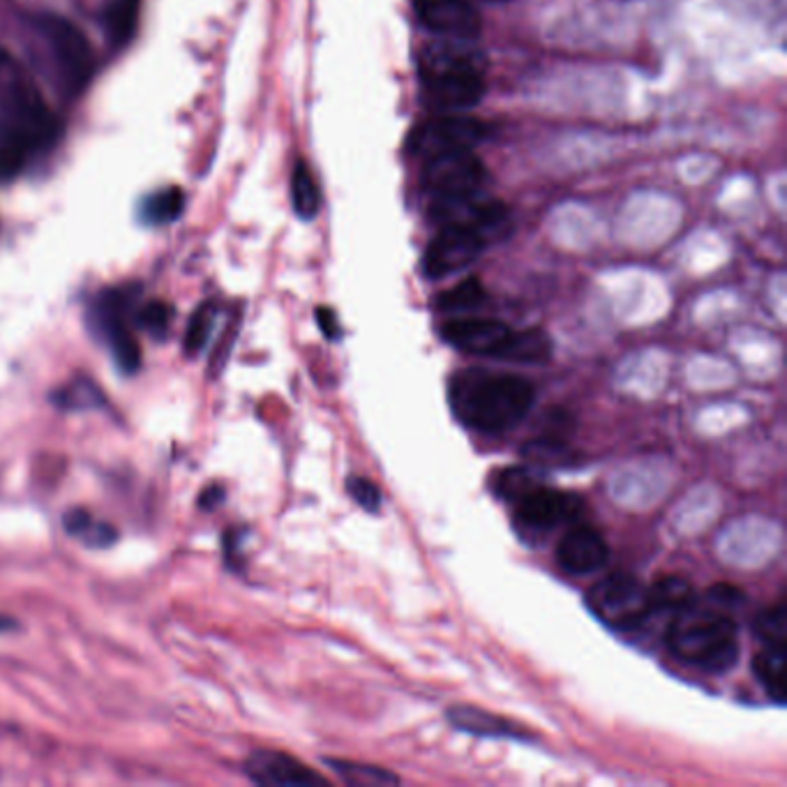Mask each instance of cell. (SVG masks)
Segmentation results:
<instances>
[{
  "instance_id": "35",
  "label": "cell",
  "mask_w": 787,
  "mask_h": 787,
  "mask_svg": "<svg viewBox=\"0 0 787 787\" xmlns=\"http://www.w3.org/2000/svg\"><path fill=\"white\" fill-rule=\"evenodd\" d=\"M120 3H129V6H139V0H120Z\"/></svg>"
},
{
  "instance_id": "29",
  "label": "cell",
  "mask_w": 787,
  "mask_h": 787,
  "mask_svg": "<svg viewBox=\"0 0 787 787\" xmlns=\"http://www.w3.org/2000/svg\"><path fill=\"white\" fill-rule=\"evenodd\" d=\"M347 489H349V495L351 499L360 506V508H366L368 513H377L379 506H381V492L379 487L363 478V476H351L347 480Z\"/></svg>"
},
{
  "instance_id": "26",
  "label": "cell",
  "mask_w": 787,
  "mask_h": 787,
  "mask_svg": "<svg viewBox=\"0 0 787 787\" xmlns=\"http://www.w3.org/2000/svg\"><path fill=\"white\" fill-rule=\"evenodd\" d=\"M756 633L767 647L787 644V605L778 603L756 616Z\"/></svg>"
},
{
  "instance_id": "20",
  "label": "cell",
  "mask_w": 787,
  "mask_h": 787,
  "mask_svg": "<svg viewBox=\"0 0 787 787\" xmlns=\"http://www.w3.org/2000/svg\"><path fill=\"white\" fill-rule=\"evenodd\" d=\"M291 204L299 217L312 220L321 208V192L305 162H297L291 172Z\"/></svg>"
},
{
  "instance_id": "25",
  "label": "cell",
  "mask_w": 787,
  "mask_h": 787,
  "mask_svg": "<svg viewBox=\"0 0 787 787\" xmlns=\"http://www.w3.org/2000/svg\"><path fill=\"white\" fill-rule=\"evenodd\" d=\"M215 317H217L215 305H202L192 314L185 340H183V349L187 356H196V353L204 351V347L213 333Z\"/></svg>"
},
{
  "instance_id": "1",
  "label": "cell",
  "mask_w": 787,
  "mask_h": 787,
  "mask_svg": "<svg viewBox=\"0 0 787 787\" xmlns=\"http://www.w3.org/2000/svg\"><path fill=\"white\" fill-rule=\"evenodd\" d=\"M536 398V388L529 379L489 372L467 370L450 383V405L467 428L499 435L515 428L529 414Z\"/></svg>"
},
{
  "instance_id": "28",
  "label": "cell",
  "mask_w": 787,
  "mask_h": 787,
  "mask_svg": "<svg viewBox=\"0 0 787 787\" xmlns=\"http://www.w3.org/2000/svg\"><path fill=\"white\" fill-rule=\"evenodd\" d=\"M172 317H174V310H172L169 303L150 301L137 312V323L144 328V331H148L153 338L162 340L169 331Z\"/></svg>"
},
{
  "instance_id": "27",
  "label": "cell",
  "mask_w": 787,
  "mask_h": 787,
  "mask_svg": "<svg viewBox=\"0 0 787 787\" xmlns=\"http://www.w3.org/2000/svg\"><path fill=\"white\" fill-rule=\"evenodd\" d=\"M538 485V478L527 469V467H511V469H504L497 474L495 478V489H497V495L506 502H517L522 499L524 495L532 487Z\"/></svg>"
},
{
  "instance_id": "13",
  "label": "cell",
  "mask_w": 787,
  "mask_h": 787,
  "mask_svg": "<svg viewBox=\"0 0 787 787\" xmlns=\"http://www.w3.org/2000/svg\"><path fill=\"white\" fill-rule=\"evenodd\" d=\"M414 10L425 28L448 40H474L483 26L472 0H414Z\"/></svg>"
},
{
  "instance_id": "30",
  "label": "cell",
  "mask_w": 787,
  "mask_h": 787,
  "mask_svg": "<svg viewBox=\"0 0 787 787\" xmlns=\"http://www.w3.org/2000/svg\"><path fill=\"white\" fill-rule=\"evenodd\" d=\"M93 522H95V517L88 511H84V508H72V511H68V513L62 515L65 532H68L70 536H79V538L86 536V532L90 529Z\"/></svg>"
},
{
  "instance_id": "7",
  "label": "cell",
  "mask_w": 787,
  "mask_h": 787,
  "mask_svg": "<svg viewBox=\"0 0 787 787\" xmlns=\"http://www.w3.org/2000/svg\"><path fill=\"white\" fill-rule=\"evenodd\" d=\"M487 135H489L487 123L474 116H465L460 111L439 114L422 120L411 129V135L407 139V150L414 157L428 159L450 150H474Z\"/></svg>"
},
{
  "instance_id": "14",
  "label": "cell",
  "mask_w": 787,
  "mask_h": 787,
  "mask_svg": "<svg viewBox=\"0 0 787 787\" xmlns=\"http://www.w3.org/2000/svg\"><path fill=\"white\" fill-rule=\"evenodd\" d=\"M245 774L256 785H275V787H314L328 785L323 776L314 769L305 767L297 758L286 756L280 750H256L245 760Z\"/></svg>"
},
{
  "instance_id": "6",
  "label": "cell",
  "mask_w": 787,
  "mask_h": 787,
  "mask_svg": "<svg viewBox=\"0 0 787 787\" xmlns=\"http://www.w3.org/2000/svg\"><path fill=\"white\" fill-rule=\"evenodd\" d=\"M592 612L619 631L640 629L651 612L649 589L629 573H612L596 582L586 594Z\"/></svg>"
},
{
  "instance_id": "10",
  "label": "cell",
  "mask_w": 787,
  "mask_h": 787,
  "mask_svg": "<svg viewBox=\"0 0 787 787\" xmlns=\"http://www.w3.org/2000/svg\"><path fill=\"white\" fill-rule=\"evenodd\" d=\"M430 217L439 226H463L472 232L485 234L506 222L508 208L504 202L483 200L478 192L465 196H446V200H433Z\"/></svg>"
},
{
  "instance_id": "4",
  "label": "cell",
  "mask_w": 787,
  "mask_h": 787,
  "mask_svg": "<svg viewBox=\"0 0 787 787\" xmlns=\"http://www.w3.org/2000/svg\"><path fill=\"white\" fill-rule=\"evenodd\" d=\"M420 75L425 103L439 114L472 109L485 95V79L476 58L453 45L425 54Z\"/></svg>"
},
{
  "instance_id": "16",
  "label": "cell",
  "mask_w": 787,
  "mask_h": 787,
  "mask_svg": "<svg viewBox=\"0 0 787 787\" xmlns=\"http://www.w3.org/2000/svg\"><path fill=\"white\" fill-rule=\"evenodd\" d=\"M448 723L457 730L476 735V737H489V739H517V741H529L534 739L532 730L522 728L513 720L489 713L480 707H469V705H457L446 711Z\"/></svg>"
},
{
  "instance_id": "11",
  "label": "cell",
  "mask_w": 787,
  "mask_h": 787,
  "mask_svg": "<svg viewBox=\"0 0 787 787\" xmlns=\"http://www.w3.org/2000/svg\"><path fill=\"white\" fill-rule=\"evenodd\" d=\"M513 333V328L497 319H480V317H463L450 319L441 326V338L465 353L485 356V358H502V351Z\"/></svg>"
},
{
  "instance_id": "24",
  "label": "cell",
  "mask_w": 787,
  "mask_h": 787,
  "mask_svg": "<svg viewBox=\"0 0 787 787\" xmlns=\"http://www.w3.org/2000/svg\"><path fill=\"white\" fill-rule=\"evenodd\" d=\"M326 765L349 785H398L400 783L396 774H390L383 767L360 765L351 760H326Z\"/></svg>"
},
{
  "instance_id": "23",
  "label": "cell",
  "mask_w": 787,
  "mask_h": 787,
  "mask_svg": "<svg viewBox=\"0 0 787 787\" xmlns=\"http://www.w3.org/2000/svg\"><path fill=\"white\" fill-rule=\"evenodd\" d=\"M487 293L485 286L478 278H467L463 282H457L455 286L441 291L435 305L439 312H465L472 308H478L480 303H485Z\"/></svg>"
},
{
  "instance_id": "9",
  "label": "cell",
  "mask_w": 787,
  "mask_h": 787,
  "mask_svg": "<svg viewBox=\"0 0 787 787\" xmlns=\"http://www.w3.org/2000/svg\"><path fill=\"white\" fill-rule=\"evenodd\" d=\"M485 236L463 226H441L439 234L425 250L422 271L430 280H441L460 273L483 252Z\"/></svg>"
},
{
  "instance_id": "18",
  "label": "cell",
  "mask_w": 787,
  "mask_h": 787,
  "mask_svg": "<svg viewBox=\"0 0 787 787\" xmlns=\"http://www.w3.org/2000/svg\"><path fill=\"white\" fill-rule=\"evenodd\" d=\"M752 672L767 691V696L783 705L785 702V647H767L762 649L756 661H752Z\"/></svg>"
},
{
  "instance_id": "17",
  "label": "cell",
  "mask_w": 787,
  "mask_h": 787,
  "mask_svg": "<svg viewBox=\"0 0 787 787\" xmlns=\"http://www.w3.org/2000/svg\"><path fill=\"white\" fill-rule=\"evenodd\" d=\"M552 356V340L541 328H529V331H513L502 358L515 360V363H545Z\"/></svg>"
},
{
  "instance_id": "2",
  "label": "cell",
  "mask_w": 787,
  "mask_h": 787,
  "mask_svg": "<svg viewBox=\"0 0 787 787\" xmlns=\"http://www.w3.org/2000/svg\"><path fill=\"white\" fill-rule=\"evenodd\" d=\"M674 659L705 672H726L737 663V621L730 610L691 601L677 612L665 635Z\"/></svg>"
},
{
  "instance_id": "31",
  "label": "cell",
  "mask_w": 787,
  "mask_h": 787,
  "mask_svg": "<svg viewBox=\"0 0 787 787\" xmlns=\"http://www.w3.org/2000/svg\"><path fill=\"white\" fill-rule=\"evenodd\" d=\"M118 538V534H116V529L111 527V524H107V522H93L90 524V529L86 532V536L81 538L86 545H90V547H107V545H111L114 541Z\"/></svg>"
},
{
  "instance_id": "15",
  "label": "cell",
  "mask_w": 787,
  "mask_h": 787,
  "mask_svg": "<svg viewBox=\"0 0 787 787\" xmlns=\"http://www.w3.org/2000/svg\"><path fill=\"white\" fill-rule=\"evenodd\" d=\"M608 543L592 527H573L556 547V562L573 575L596 573L608 564Z\"/></svg>"
},
{
  "instance_id": "3",
  "label": "cell",
  "mask_w": 787,
  "mask_h": 787,
  "mask_svg": "<svg viewBox=\"0 0 787 787\" xmlns=\"http://www.w3.org/2000/svg\"><path fill=\"white\" fill-rule=\"evenodd\" d=\"M0 116L6 120L3 135L30 153L54 146L60 137V120L38 81L8 49H0Z\"/></svg>"
},
{
  "instance_id": "19",
  "label": "cell",
  "mask_w": 787,
  "mask_h": 787,
  "mask_svg": "<svg viewBox=\"0 0 787 787\" xmlns=\"http://www.w3.org/2000/svg\"><path fill=\"white\" fill-rule=\"evenodd\" d=\"M696 599L693 586L688 584L683 577L677 575H665L653 582L649 589V601H651V612H679L688 603Z\"/></svg>"
},
{
  "instance_id": "12",
  "label": "cell",
  "mask_w": 787,
  "mask_h": 787,
  "mask_svg": "<svg viewBox=\"0 0 787 787\" xmlns=\"http://www.w3.org/2000/svg\"><path fill=\"white\" fill-rule=\"evenodd\" d=\"M517 519L524 527L543 532L552 529L556 524L575 522L582 513V502L569 492H560L554 487H543L541 483L532 487L527 495L515 502Z\"/></svg>"
},
{
  "instance_id": "8",
  "label": "cell",
  "mask_w": 787,
  "mask_h": 787,
  "mask_svg": "<svg viewBox=\"0 0 787 787\" xmlns=\"http://www.w3.org/2000/svg\"><path fill=\"white\" fill-rule=\"evenodd\" d=\"M422 162L420 183L425 192L433 194V200L480 192L487 181L485 164L474 150H450Z\"/></svg>"
},
{
  "instance_id": "32",
  "label": "cell",
  "mask_w": 787,
  "mask_h": 787,
  "mask_svg": "<svg viewBox=\"0 0 787 787\" xmlns=\"http://www.w3.org/2000/svg\"><path fill=\"white\" fill-rule=\"evenodd\" d=\"M317 321H319V328H321V333L328 338V340H338L340 338V319L338 314L331 310V308H319L317 310Z\"/></svg>"
},
{
  "instance_id": "22",
  "label": "cell",
  "mask_w": 787,
  "mask_h": 787,
  "mask_svg": "<svg viewBox=\"0 0 787 787\" xmlns=\"http://www.w3.org/2000/svg\"><path fill=\"white\" fill-rule=\"evenodd\" d=\"M183 211H185V194L178 187H167V190H159V192L150 194L142 206L144 222L155 224V226L178 220L183 215Z\"/></svg>"
},
{
  "instance_id": "33",
  "label": "cell",
  "mask_w": 787,
  "mask_h": 787,
  "mask_svg": "<svg viewBox=\"0 0 787 787\" xmlns=\"http://www.w3.org/2000/svg\"><path fill=\"white\" fill-rule=\"evenodd\" d=\"M224 499V489L220 485H211L202 492V497H200V506L206 508V511H213L217 504H222Z\"/></svg>"
},
{
  "instance_id": "34",
  "label": "cell",
  "mask_w": 787,
  "mask_h": 787,
  "mask_svg": "<svg viewBox=\"0 0 787 787\" xmlns=\"http://www.w3.org/2000/svg\"><path fill=\"white\" fill-rule=\"evenodd\" d=\"M14 629H17V621L12 616L0 614V633H8V631H14Z\"/></svg>"
},
{
  "instance_id": "21",
  "label": "cell",
  "mask_w": 787,
  "mask_h": 787,
  "mask_svg": "<svg viewBox=\"0 0 787 787\" xmlns=\"http://www.w3.org/2000/svg\"><path fill=\"white\" fill-rule=\"evenodd\" d=\"M51 402L65 411H84V409H97L100 405H105V396L95 381L75 379L72 383L58 388L51 396Z\"/></svg>"
},
{
  "instance_id": "5",
  "label": "cell",
  "mask_w": 787,
  "mask_h": 787,
  "mask_svg": "<svg viewBox=\"0 0 787 787\" xmlns=\"http://www.w3.org/2000/svg\"><path fill=\"white\" fill-rule=\"evenodd\" d=\"M32 26H36L38 36L42 38L56 65L60 86L70 97H79L88 88L97 68L95 51L86 32L70 19L54 12L36 14L32 17Z\"/></svg>"
}]
</instances>
